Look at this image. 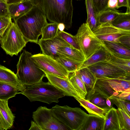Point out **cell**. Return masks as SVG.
<instances>
[{"mask_svg": "<svg viewBox=\"0 0 130 130\" xmlns=\"http://www.w3.org/2000/svg\"><path fill=\"white\" fill-rule=\"evenodd\" d=\"M75 36L85 60L99 49L104 46V42L96 36L86 23L82 24Z\"/></svg>", "mask_w": 130, "mask_h": 130, "instance_id": "6", "label": "cell"}, {"mask_svg": "<svg viewBox=\"0 0 130 130\" xmlns=\"http://www.w3.org/2000/svg\"><path fill=\"white\" fill-rule=\"evenodd\" d=\"M19 89L7 83L0 81V100H8L19 93Z\"/></svg>", "mask_w": 130, "mask_h": 130, "instance_id": "27", "label": "cell"}, {"mask_svg": "<svg viewBox=\"0 0 130 130\" xmlns=\"http://www.w3.org/2000/svg\"><path fill=\"white\" fill-rule=\"evenodd\" d=\"M75 98L89 114L98 116L105 119L106 113L108 110L100 108L85 99L81 98Z\"/></svg>", "mask_w": 130, "mask_h": 130, "instance_id": "25", "label": "cell"}, {"mask_svg": "<svg viewBox=\"0 0 130 130\" xmlns=\"http://www.w3.org/2000/svg\"><path fill=\"white\" fill-rule=\"evenodd\" d=\"M38 44L42 51V54L51 56L55 59L58 57V51L61 47L71 46L62 38L58 35L53 39L46 40L41 39Z\"/></svg>", "mask_w": 130, "mask_h": 130, "instance_id": "12", "label": "cell"}, {"mask_svg": "<svg viewBox=\"0 0 130 130\" xmlns=\"http://www.w3.org/2000/svg\"><path fill=\"white\" fill-rule=\"evenodd\" d=\"M0 81L10 84L23 91L25 86L20 83L16 74L11 70L0 65Z\"/></svg>", "mask_w": 130, "mask_h": 130, "instance_id": "17", "label": "cell"}, {"mask_svg": "<svg viewBox=\"0 0 130 130\" xmlns=\"http://www.w3.org/2000/svg\"><path fill=\"white\" fill-rule=\"evenodd\" d=\"M77 0V1H78V0Z\"/></svg>", "mask_w": 130, "mask_h": 130, "instance_id": "51", "label": "cell"}, {"mask_svg": "<svg viewBox=\"0 0 130 130\" xmlns=\"http://www.w3.org/2000/svg\"><path fill=\"white\" fill-rule=\"evenodd\" d=\"M115 91L121 92L130 89V78L125 79L105 78Z\"/></svg>", "mask_w": 130, "mask_h": 130, "instance_id": "26", "label": "cell"}, {"mask_svg": "<svg viewBox=\"0 0 130 130\" xmlns=\"http://www.w3.org/2000/svg\"><path fill=\"white\" fill-rule=\"evenodd\" d=\"M58 35L62 38L71 46L80 51L75 36H73L64 31H59Z\"/></svg>", "mask_w": 130, "mask_h": 130, "instance_id": "37", "label": "cell"}, {"mask_svg": "<svg viewBox=\"0 0 130 130\" xmlns=\"http://www.w3.org/2000/svg\"><path fill=\"white\" fill-rule=\"evenodd\" d=\"M120 13L116 9H111L108 8L97 15L100 25L105 23H111Z\"/></svg>", "mask_w": 130, "mask_h": 130, "instance_id": "31", "label": "cell"}, {"mask_svg": "<svg viewBox=\"0 0 130 130\" xmlns=\"http://www.w3.org/2000/svg\"><path fill=\"white\" fill-rule=\"evenodd\" d=\"M103 130H121L117 109L113 107L106 113Z\"/></svg>", "mask_w": 130, "mask_h": 130, "instance_id": "20", "label": "cell"}, {"mask_svg": "<svg viewBox=\"0 0 130 130\" xmlns=\"http://www.w3.org/2000/svg\"><path fill=\"white\" fill-rule=\"evenodd\" d=\"M31 53L24 50L21 54L17 67L16 74L21 84L32 85L42 80L45 74L39 68L31 58Z\"/></svg>", "mask_w": 130, "mask_h": 130, "instance_id": "4", "label": "cell"}, {"mask_svg": "<svg viewBox=\"0 0 130 130\" xmlns=\"http://www.w3.org/2000/svg\"><path fill=\"white\" fill-rule=\"evenodd\" d=\"M94 91L98 92L108 99L112 96H117L119 92L115 91L110 87L105 78L97 79Z\"/></svg>", "mask_w": 130, "mask_h": 130, "instance_id": "22", "label": "cell"}, {"mask_svg": "<svg viewBox=\"0 0 130 130\" xmlns=\"http://www.w3.org/2000/svg\"><path fill=\"white\" fill-rule=\"evenodd\" d=\"M108 8L116 9L117 6V0H109L107 5Z\"/></svg>", "mask_w": 130, "mask_h": 130, "instance_id": "45", "label": "cell"}, {"mask_svg": "<svg viewBox=\"0 0 130 130\" xmlns=\"http://www.w3.org/2000/svg\"><path fill=\"white\" fill-rule=\"evenodd\" d=\"M87 67L97 79H125L130 77V75L125 70L108 61L98 62Z\"/></svg>", "mask_w": 130, "mask_h": 130, "instance_id": "10", "label": "cell"}, {"mask_svg": "<svg viewBox=\"0 0 130 130\" xmlns=\"http://www.w3.org/2000/svg\"><path fill=\"white\" fill-rule=\"evenodd\" d=\"M58 27L60 31H63L65 28V26L63 24L60 23L58 24Z\"/></svg>", "mask_w": 130, "mask_h": 130, "instance_id": "48", "label": "cell"}, {"mask_svg": "<svg viewBox=\"0 0 130 130\" xmlns=\"http://www.w3.org/2000/svg\"><path fill=\"white\" fill-rule=\"evenodd\" d=\"M75 72L85 86L87 92L86 99L94 91V87L97 78L87 67L79 69Z\"/></svg>", "mask_w": 130, "mask_h": 130, "instance_id": "15", "label": "cell"}, {"mask_svg": "<svg viewBox=\"0 0 130 130\" xmlns=\"http://www.w3.org/2000/svg\"><path fill=\"white\" fill-rule=\"evenodd\" d=\"M110 54V59L108 61L125 70L130 75V59L120 58Z\"/></svg>", "mask_w": 130, "mask_h": 130, "instance_id": "34", "label": "cell"}, {"mask_svg": "<svg viewBox=\"0 0 130 130\" xmlns=\"http://www.w3.org/2000/svg\"><path fill=\"white\" fill-rule=\"evenodd\" d=\"M8 6L6 3L0 2V17L9 15Z\"/></svg>", "mask_w": 130, "mask_h": 130, "instance_id": "42", "label": "cell"}, {"mask_svg": "<svg viewBox=\"0 0 130 130\" xmlns=\"http://www.w3.org/2000/svg\"><path fill=\"white\" fill-rule=\"evenodd\" d=\"M48 82L59 90L64 92L65 95L74 98H80L74 88L69 78H63L53 75L45 74Z\"/></svg>", "mask_w": 130, "mask_h": 130, "instance_id": "13", "label": "cell"}, {"mask_svg": "<svg viewBox=\"0 0 130 130\" xmlns=\"http://www.w3.org/2000/svg\"><path fill=\"white\" fill-rule=\"evenodd\" d=\"M9 15L0 17V38L2 37L12 22Z\"/></svg>", "mask_w": 130, "mask_h": 130, "instance_id": "38", "label": "cell"}, {"mask_svg": "<svg viewBox=\"0 0 130 130\" xmlns=\"http://www.w3.org/2000/svg\"><path fill=\"white\" fill-rule=\"evenodd\" d=\"M103 42L105 47L110 54L118 57L130 59V48L120 43Z\"/></svg>", "mask_w": 130, "mask_h": 130, "instance_id": "18", "label": "cell"}, {"mask_svg": "<svg viewBox=\"0 0 130 130\" xmlns=\"http://www.w3.org/2000/svg\"><path fill=\"white\" fill-rule=\"evenodd\" d=\"M27 43L14 22L11 23L0 38L1 47L7 54L11 56L17 55Z\"/></svg>", "mask_w": 130, "mask_h": 130, "instance_id": "7", "label": "cell"}, {"mask_svg": "<svg viewBox=\"0 0 130 130\" xmlns=\"http://www.w3.org/2000/svg\"><path fill=\"white\" fill-rule=\"evenodd\" d=\"M109 0H92V2L98 14L107 9Z\"/></svg>", "mask_w": 130, "mask_h": 130, "instance_id": "39", "label": "cell"}, {"mask_svg": "<svg viewBox=\"0 0 130 130\" xmlns=\"http://www.w3.org/2000/svg\"><path fill=\"white\" fill-rule=\"evenodd\" d=\"M33 6L30 2L23 0L22 2L9 5V14L13 20L24 15L28 12Z\"/></svg>", "mask_w": 130, "mask_h": 130, "instance_id": "19", "label": "cell"}, {"mask_svg": "<svg viewBox=\"0 0 130 130\" xmlns=\"http://www.w3.org/2000/svg\"><path fill=\"white\" fill-rule=\"evenodd\" d=\"M85 3L87 14L86 23L92 31L100 25L97 18V14L92 0H85Z\"/></svg>", "mask_w": 130, "mask_h": 130, "instance_id": "24", "label": "cell"}, {"mask_svg": "<svg viewBox=\"0 0 130 130\" xmlns=\"http://www.w3.org/2000/svg\"><path fill=\"white\" fill-rule=\"evenodd\" d=\"M32 118L42 130H68L70 129L55 117L51 109L40 106L33 112Z\"/></svg>", "mask_w": 130, "mask_h": 130, "instance_id": "9", "label": "cell"}, {"mask_svg": "<svg viewBox=\"0 0 130 130\" xmlns=\"http://www.w3.org/2000/svg\"><path fill=\"white\" fill-rule=\"evenodd\" d=\"M107 99L99 93L94 91L85 99L100 108L109 110L111 108L107 104Z\"/></svg>", "mask_w": 130, "mask_h": 130, "instance_id": "30", "label": "cell"}, {"mask_svg": "<svg viewBox=\"0 0 130 130\" xmlns=\"http://www.w3.org/2000/svg\"><path fill=\"white\" fill-rule=\"evenodd\" d=\"M108 99L113 104L116 105L118 108L120 109L130 116V102L122 100L117 96L112 95Z\"/></svg>", "mask_w": 130, "mask_h": 130, "instance_id": "35", "label": "cell"}, {"mask_svg": "<svg viewBox=\"0 0 130 130\" xmlns=\"http://www.w3.org/2000/svg\"><path fill=\"white\" fill-rule=\"evenodd\" d=\"M117 109L121 130H130V117L120 109Z\"/></svg>", "mask_w": 130, "mask_h": 130, "instance_id": "36", "label": "cell"}, {"mask_svg": "<svg viewBox=\"0 0 130 130\" xmlns=\"http://www.w3.org/2000/svg\"><path fill=\"white\" fill-rule=\"evenodd\" d=\"M72 0H43L44 13L51 23H62L65 28L71 27L73 12Z\"/></svg>", "mask_w": 130, "mask_h": 130, "instance_id": "2", "label": "cell"}, {"mask_svg": "<svg viewBox=\"0 0 130 130\" xmlns=\"http://www.w3.org/2000/svg\"><path fill=\"white\" fill-rule=\"evenodd\" d=\"M110 56V53L104 45V46L99 49L89 58L82 62L77 70L87 67L98 62L109 61Z\"/></svg>", "mask_w": 130, "mask_h": 130, "instance_id": "16", "label": "cell"}, {"mask_svg": "<svg viewBox=\"0 0 130 130\" xmlns=\"http://www.w3.org/2000/svg\"><path fill=\"white\" fill-rule=\"evenodd\" d=\"M119 43L124 46L130 48V34L124 35L119 39Z\"/></svg>", "mask_w": 130, "mask_h": 130, "instance_id": "40", "label": "cell"}, {"mask_svg": "<svg viewBox=\"0 0 130 130\" xmlns=\"http://www.w3.org/2000/svg\"><path fill=\"white\" fill-rule=\"evenodd\" d=\"M111 23L117 28L130 30V12H121Z\"/></svg>", "mask_w": 130, "mask_h": 130, "instance_id": "28", "label": "cell"}, {"mask_svg": "<svg viewBox=\"0 0 130 130\" xmlns=\"http://www.w3.org/2000/svg\"><path fill=\"white\" fill-rule=\"evenodd\" d=\"M121 92L117 96L122 100L130 102V89Z\"/></svg>", "mask_w": 130, "mask_h": 130, "instance_id": "43", "label": "cell"}, {"mask_svg": "<svg viewBox=\"0 0 130 130\" xmlns=\"http://www.w3.org/2000/svg\"><path fill=\"white\" fill-rule=\"evenodd\" d=\"M104 121L99 116L88 114L80 130H103Z\"/></svg>", "mask_w": 130, "mask_h": 130, "instance_id": "21", "label": "cell"}, {"mask_svg": "<svg viewBox=\"0 0 130 130\" xmlns=\"http://www.w3.org/2000/svg\"><path fill=\"white\" fill-rule=\"evenodd\" d=\"M0 2H2L5 3V2L4 0H0Z\"/></svg>", "mask_w": 130, "mask_h": 130, "instance_id": "50", "label": "cell"}, {"mask_svg": "<svg viewBox=\"0 0 130 130\" xmlns=\"http://www.w3.org/2000/svg\"><path fill=\"white\" fill-rule=\"evenodd\" d=\"M55 59L70 73L76 71L82 63L64 57H57Z\"/></svg>", "mask_w": 130, "mask_h": 130, "instance_id": "33", "label": "cell"}, {"mask_svg": "<svg viewBox=\"0 0 130 130\" xmlns=\"http://www.w3.org/2000/svg\"><path fill=\"white\" fill-rule=\"evenodd\" d=\"M5 3L8 5L15 4L23 1L24 0H4Z\"/></svg>", "mask_w": 130, "mask_h": 130, "instance_id": "47", "label": "cell"}, {"mask_svg": "<svg viewBox=\"0 0 130 130\" xmlns=\"http://www.w3.org/2000/svg\"><path fill=\"white\" fill-rule=\"evenodd\" d=\"M92 31L96 36L103 41L119 43H120L119 39L121 36L130 34V30L117 28L111 23L101 24Z\"/></svg>", "mask_w": 130, "mask_h": 130, "instance_id": "11", "label": "cell"}, {"mask_svg": "<svg viewBox=\"0 0 130 130\" xmlns=\"http://www.w3.org/2000/svg\"><path fill=\"white\" fill-rule=\"evenodd\" d=\"M106 104L110 108L112 107L113 104L111 101L108 98L106 100Z\"/></svg>", "mask_w": 130, "mask_h": 130, "instance_id": "49", "label": "cell"}, {"mask_svg": "<svg viewBox=\"0 0 130 130\" xmlns=\"http://www.w3.org/2000/svg\"><path fill=\"white\" fill-rule=\"evenodd\" d=\"M42 130V129L35 121H31V125L29 130Z\"/></svg>", "mask_w": 130, "mask_h": 130, "instance_id": "46", "label": "cell"}, {"mask_svg": "<svg viewBox=\"0 0 130 130\" xmlns=\"http://www.w3.org/2000/svg\"><path fill=\"white\" fill-rule=\"evenodd\" d=\"M57 52L58 57H66L82 63L85 60L80 51L71 46L61 47Z\"/></svg>", "mask_w": 130, "mask_h": 130, "instance_id": "23", "label": "cell"}, {"mask_svg": "<svg viewBox=\"0 0 130 130\" xmlns=\"http://www.w3.org/2000/svg\"><path fill=\"white\" fill-rule=\"evenodd\" d=\"M31 58L39 68L45 73L63 78H69L70 74L60 63L51 56L39 53Z\"/></svg>", "mask_w": 130, "mask_h": 130, "instance_id": "8", "label": "cell"}, {"mask_svg": "<svg viewBox=\"0 0 130 130\" xmlns=\"http://www.w3.org/2000/svg\"><path fill=\"white\" fill-rule=\"evenodd\" d=\"M59 30L58 24L52 23H48L42 29L41 39L43 40L53 39L58 35Z\"/></svg>", "mask_w": 130, "mask_h": 130, "instance_id": "32", "label": "cell"}, {"mask_svg": "<svg viewBox=\"0 0 130 130\" xmlns=\"http://www.w3.org/2000/svg\"><path fill=\"white\" fill-rule=\"evenodd\" d=\"M43 10L33 6L27 13L14 20V22L27 42L38 44V38L47 22Z\"/></svg>", "mask_w": 130, "mask_h": 130, "instance_id": "1", "label": "cell"}, {"mask_svg": "<svg viewBox=\"0 0 130 130\" xmlns=\"http://www.w3.org/2000/svg\"><path fill=\"white\" fill-rule=\"evenodd\" d=\"M8 101L0 100V126L2 130L11 128L15 117L9 107Z\"/></svg>", "mask_w": 130, "mask_h": 130, "instance_id": "14", "label": "cell"}, {"mask_svg": "<svg viewBox=\"0 0 130 130\" xmlns=\"http://www.w3.org/2000/svg\"><path fill=\"white\" fill-rule=\"evenodd\" d=\"M30 2L33 6H37L43 11V0H24Z\"/></svg>", "mask_w": 130, "mask_h": 130, "instance_id": "44", "label": "cell"}, {"mask_svg": "<svg viewBox=\"0 0 130 130\" xmlns=\"http://www.w3.org/2000/svg\"><path fill=\"white\" fill-rule=\"evenodd\" d=\"M51 109L53 116L72 130H80L88 115L80 108L67 105H56Z\"/></svg>", "mask_w": 130, "mask_h": 130, "instance_id": "5", "label": "cell"}, {"mask_svg": "<svg viewBox=\"0 0 130 130\" xmlns=\"http://www.w3.org/2000/svg\"><path fill=\"white\" fill-rule=\"evenodd\" d=\"M25 86V88L19 93L25 95L31 102L39 101L50 104L58 102L59 98L65 96L64 92L48 82H45L42 80Z\"/></svg>", "mask_w": 130, "mask_h": 130, "instance_id": "3", "label": "cell"}, {"mask_svg": "<svg viewBox=\"0 0 130 130\" xmlns=\"http://www.w3.org/2000/svg\"><path fill=\"white\" fill-rule=\"evenodd\" d=\"M130 0H117V8L122 7H126L127 8L126 12H130Z\"/></svg>", "mask_w": 130, "mask_h": 130, "instance_id": "41", "label": "cell"}, {"mask_svg": "<svg viewBox=\"0 0 130 130\" xmlns=\"http://www.w3.org/2000/svg\"><path fill=\"white\" fill-rule=\"evenodd\" d=\"M71 73L69 77L70 81L80 98L85 99L87 92L84 83L75 72Z\"/></svg>", "mask_w": 130, "mask_h": 130, "instance_id": "29", "label": "cell"}]
</instances>
